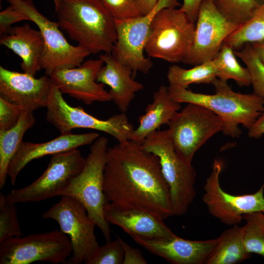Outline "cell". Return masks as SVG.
<instances>
[{
  "label": "cell",
  "instance_id": "obj_16",
  "mask_svg": "<svg viewBox=\"0 0 264 264\" xmlns=\"http://www.w3.org/2000/svg\"><path fill=\"white\" fill-rule=\"evenodd\" d=\"M104 65L103 61L90 59L73 68L53 71L49 76L52 83L63 94L89 105L94 102L111 101L105 85L97 83V76Z\"/></svg>",
  "mask_w": 264,
  "mask_h": 264
},
{
  "label": "cell",
  "instance_id": "obj_42",
  "mask_svg": "<svg viewBox=\"0 0 264 264\" xmlns=\"http://www.w3.org/2000/svg\"><path fill=\"white\" fill-rule=\"evenodd\" d=\"M63 0H53L54 4L55 9H56L58 7L59 4L62 2Z\"/></svg>",
  "mask_w": 264,
  "mask_h": 264
},
{
  "label": "cell",
  "instance_id": "obj_5",
  "mask_svg": "<svg viewBox=\"0 0 264 264\" xmlns=\"http://www.w3.org/2000/svg\"><path fill=\"white\" fill-rule=\"evenodd\" d=\"M146 151L157 155L161 171L168 185L174 215L180 216L188 211L196 196V172L192 164L178 154L167 130H157L141 144Z\"/></svg>",
  "mask_w": 264,
  "mask_h": 264
},
{
  "label": "cell",
  "instance_id": "obj_11",
  "mask_svg": "<svg viewBox=\"0 0 264 264\" xmlns=\"http://www.w3.org/2000/svg\"><path fill=\"white\" fill-rule=\"evenodd\" d=\"M61 197L60 201L44 212L42 217L56 221L60 230L69 238L72 256L66 264L85 263L99 246L94 234L96 224L81 202L69 196Z\"/></svg>",
  "mask_w": 264,
  "mask_h": 264
},
{
  "label": "cell",
  "instance_id": "obj_36",
  "mask_svg": "<svg viewBox=\"0 0 264 264\" xmlns=\"http://www.w3.org/2000/svg\"><path fill=\"white\" fill-rule=\"evenodd\" d=\"M24 20L28 21V19L21 11L10 5L0 13V35L7 33L12 27V24Z\"/></svg>",
  "mask_w": 264,
  "mask_h": 264
},
{
  "label": "cell",
  "instance_id": "obj_39",
  "mask_svg": "<svg viewBox=\"0 0 264 264\" xmlns=\"http://www.w3.org/2000/svg\"><path fill=\"white\" fill-rule=\"evenodd\" d=\"M248 131L250 138H258L264 134V110Z\"/></svg>",
  "mask_w": 264,
  "mask_h": 264
},
{
  "label": "cell",
  "instance_id": "obj_17",
  "mask_svg": "<svg viewBox=\"0 0 264 264\" xmlns=\"http://www.w3.org/2000/svg\"><path fill=\"white\" fill-rule=\"evenodd\" d=\"M52 83L50 77L36 78L28 73L0 66V97L33 112L46 107Z\"/></svg>",
  "mask_w": 264,
  "mask_h": 264
},
{
  "label": "cell",
  "instance_id": "obj_41",
  "mask_svg": "<svg viewBox=\"0 0 264 264\" xmlns=\"http://www.w3.org/2000/svg\"><path fill=\"white\" fill-rule=\"evenodd\" d=\"M250 44L259 59L264 64V41Z\"/></svg>",
  "mask_w": 264,
  "mask_h": 264
},
{
  "label": "cell",
  "instance_id": "obj_43",
  "mask_svg": "<svg viewBox=\"0 0 264 264\" xmlns=\"http://www.w3.org/2000/svg\"><path fill=\"white\" fill-rule=\"evenodd\" d=\"M256 1L260 5L264 4V0H256Z\"/></svg>",
  "mask_w": 264,
  "mask_h": 264
},
{
  "label": "cell",
  "instance_id": "obj_4",
  "mask_svg": "<svg viewBox=\"0 0 264 264\" xmlns=\"http://www.w3.org/2000/svg\"><path fill=\"white\" fill-rule=\"evenodd\" d=\"M108 145V140L104 136L99 137L92 143L83 168L59 195L69 196L81 202L106 241L110 240L111 233L110 223L104 215L107 201L103 191V176Z\"/></svg>",
  "mask_w": 264,
  "mask_h": 264
},
{
  "label": "cell",
  "instance_id": "obj_29",
  "mask_svg": "<svg viewBox=\"0 0 264 264\" xmlns=\"http://www.w3.org/2000/svg\"><path fill=\"white\" fill-rule=\"evenodd\" d=\"M243 220L246 222L243 226V239L246 250L264 258V213L245 214Z\"/></svg>",
  "mask_w": 264,
  "mask_h": 264
},
{
  "label": "cell",
  "instance_id": "obj_19",
  "mask_svg": "<svg viewBox=\"0 0 264 264\" xmlns=\"http://www.w3.org/2000/svg\"><path fill=\"white\" fill-rule=\"evenodd\" d=\"M104 215L108 223L118 226L131 237L152 239L176 235L164 223L163 220L143 209L107 201Z\"/></svg>",
  "mask_w": 264,
  "mask_h": 264
},
{
  "label": "cell",
  "instance_id": "obj_12",
  "mask_svg": "<svg viewBox=\"0 0 264 264\" xmlns=\"http://www.w3.org/2000/svg\"><path fill=\"white\" fill-rule=\"evenodd\" d=\"M180 5L178 0H158L152 10L145 15L126 20H114L117 40L111 55L131 69L133 78L138 71L148 73L153 66L150 57L144 55L153 18L162 9L175 8Z\"/></svg>",
  "mask_w": 264,
  "mask_h": 264
},
{
  "label": "cell",
  "instance_id": "obj_27",
  "mask_svg": "<svg viewBox=\"0 0 264 264\" xmlns=\"http://www.w3.org/2000/svg\"><path fill=\"white\" fill-rule=\"evenodd\" d=\"M212 61L216 67L218 78L226 81L232 79L241 87L251 85L247 68L239 63L234 50L231 47L223 44Z\"/></svg>",
  "mask_w": 264,
  "mask_h": 264
},
{
  "label": "cell",
  "instance_id": "obj_20",
  "mask_svg": "<svg viewBox=\"0 0 264 264\" xmlns=\"http://www.w3.org/2000/svg\"><path fill=\"white\" fill-rule=\"evenodd\" d=\"M99 137V133L95 132L83 134L71 132L61 134L55 138L44 143L23 141L8 167V176L11 183L15 185L20 173L31 161L92 144Z\"/></svg>",
  "mask_w": 264,
  "mask_h": 264
},
{
  "label": "cell",
  "instance_id": "obj_35",
  "mask_svg": "<svg viewBox=\"0 0 264 264\" xmlns=\"http://www.w3.org/2000/svg\"><path fill=\"white\" fill-rule=\"evenodd\" d=\"M24 110L22 106L0 97V130H7L15 126Z\"/></svg>",
  "mask_w": 264,
  "mask_h": 264
},
{
  "label": "cell",
  "instance_id": "obj_37",
  "mask_svg": "<svg viewBox=\"0 0 264 264\" xmlns=\"http://www.w3.org/2000/svg\"><path fill=\"white\" fill-rule=\"evenodd\" d=\"M122 244L124 250V260L123 264H147V261L141 251L134 248L121 238L116 236Z\"/></svg>",
  "mask_w": 264,
  "mask_h": 264
},
{
  "label": "cell",
  "instance_id": "obj_2",
  "mask_svg": "<svg viewBox=\"0 0 264 264\" xmlns=\"http://www.w3.org/2000/svg\"><path fill=\"white\" fill-rule=\"evenodd\" d=\"M69 37L91 54H111L117 40L114 19L100 0H63L55 9Z\"/></svg>",
  "mask_w": 264,
  "mask_h": 264
},
{
  "label": "cell",
  "instance_id": "obj_32",
  "mask_svg": "<svg viewBox=\"0 0 264 264\" xmlns=\"http://www.w3.org/2000/svg\"><path fill=\"white\" fill-rule=\"evenodd\" d=\"M23 235L17 216L16 203L0 194V242Z\"/></svg>",
  "mask_w": 264,
  "mask_h": 264
},
{
  "label": "cell",
  "instance_id": "obj_23",
  "mask_svg": "<svg viewBox=\"0 0 264 264\" xmlns=\"http://www.w3.org/2000/svg\"><path fill=\"white\" fill-rule=\"evenodd\" d=\"M180 109V103L171 96L167 87L160 86L154 93L153 101L147 106L145 114L139 116V125L134 130L131 140L142 144L161 125H168Z\"/></svg>",
  "mask_w": 264,
  "mask_h": 264
},
{
  "label": "cell",
  "instance_id": "obj_18",
  "mask_svg": "<svg viewBox=\"0 0 264 264\" xmlns=\"http://www.w3.org/2000/svg\"><path fill=\"white\" fill-rule=\"evenodd\" d=\"M132 238L151 253L173 264H206L218 241L217 238L192 241L176 235L170 237L152 239Z\"/></svg>",
  "mask_w": 264,
  "mask_h": 264
},
{
  "label": "cell",
  "instance_id": "obj_8",
  "mask_svg": "<svg viewBox=\"0 0 264 264\" xmlns=\"http://www.w3.org/2000/svg\"><path fill=\"white\" fill-rule=\"evenodd\" d=\"M187 104L171 120L167 131L179 156L192 164L197 151L214 134L223 132L224 122L210 110L196 104Z\"/></svg>",
  "mask_w": 264,
  "mask_h": 264
},
{
  "label": "cell",
  "instance_id": "obj_6",
  "mask_svg": "<svg viewBox=\"0 0 264 264\" xmlns=\"http://www.w3.org/2000/svg\"><path fill=\"white\" fill-rule=\"evenodd\" d=\"M196 22L180 9L165 8L151 22L144 50L149 57L182 62L194 40Z\"/></svg>",
  "mask_w": 264,
  "mask_h": 264
},
{
  "label": "cell",
  "instance_id": "obj_22",
  "mask_svg": "<svg viewBox=\"0 0 264 264\" xmlns=\"http://www.w3.org/2000/svg\"><path fill=\"white\" fill-rule=\"evenodd\" d=\"M0 44L11 50L22 59L24 72L35 76L42 69L44 42L40 30L32 28L28 23L12 27L1 35Z\"/></svg>",
  "mask_w": 264,
  "mask_h": 264
},
{
  "label": "cell",
  "instance_id": "obj_34",
  "mask_svg": "<svg viewBox=\"0 0 264 264\" xmlns=\"http://www.w3.org/2000/svg\"><path fill=\"white\" fill-rule=\"evenodd\" d=\"M115 20H126L143 15L137 0H100Z\"/></svg>",
  "mask_w": 264,
  "mask_h": 264
},
{
  "label": "cell",
  "instance_id": "obj_24",
  "mask_svg": "<svg viewBox=\"0 0 264 264\" xmlns=\"http://www.w3.org/2000/svg\"><path fill=\"white\" fill-rule=\"evenodd\" d=\"M35 122L33 112L24 110L15 126L0 130V189L5 184L9 164L23 142L24 133Z\"/></svg>",
  "mask_w": 264,
  "mask_h": 264
},
{
  "label": "cell",
  "instance_id": "obj_9",
  "mask_svg": "<svg viewBox=\"0 0 264 264\" xmlns=\"http://www.w3.org/2000/svg\"><path fill=\"white\" fill-rule=\"evenodd\" d=\"M38 26L44 42L42 69L46 75L60 69L79 66L91 53L87 49L70 44L60 30L58 22L49 20L35 7L33 0H5Z\"/></svg>",
  "mask_w": 264,
  "mask_h": 264
},
{
  "label": "cell",
  "instance_id": "obj_30",
  "mask_svg": "<svg viewBox=\"0 0 264 264\" xmlns=\"http://www.w3.org/2000/svg\"><path fill=\"white\" fill-rule=\"evenodd\" d=\"M214 2L225 19L239 25L249 20L260 6L256 0H215Z\"/></svg>",
  "mask_w": 264,
  "mask_h": 264
},
{
  "label": "cell",
  "instance_id": "obj_7",
  "mask_svg": "<svg viewBox=\"0 0 264 264\" xmlns=\"http://www.w3.org/2000/svg\"><path fill=\"white\" fill-rule=\"evenodd\" d=\"M46 108V121L61 134L71 133L75 129H92L109 134L119 143H123L131 140L134 130L125 113L101 120L87 112L81 107L70 106L64 99L63 93L53 84Z\"/></svg>",
  "mask_w": 264,
  "mask_h": 264
},
{
  "label": "cell",
  "instance_id": "obj_13",
  "mask_svg": "<svg viewBox=\"0 0 264 264\" xmlns=\"http://www.w3.org/2000/svg\"><path fill=\"white\" fill-rule=\"evenodd\" d=\"M85 161L78 149L52 155L46 170L38 178L26 187L13 189L6 198L17 203L38 202L59 196L81 171Z\"/></svg>",
  "mask_w": 264,
  "mask_h": 264
},
{
  "label": "cell",
  "instance_id": "obj_15",
  "mask_svg": "<svg viewBox=\"0 0 264 264\" xmlns=\"http://www.w3.org/2000/svg\"><path fill=\"white\" fill-rule=\"evenodd\" d=\"M240 25L225 19L213 0L203 1L196 22L193 45L182 62L195 66L213 60L226 38Z\"/></svg>",
  "mask_w": 264,
  "mask_h": 264
},
{
  "label": "cell",
  "instance_id": "obj_40",
  "mask_svg": "<svg viewBox=\"0 0 264 264\" xmlns=\"http://www.w3.org/2000/svg\"><path fill=\"white\" fill-rule=\"evenodd\" d=\"M158 0H137L142 14L148 13L154 7Z\"/></svg>",
  "mask_w": 264,
  "mask_h": 264
},
{
  "label": "cell",
  "instance_id": "obj_21",
  "mask_svg": "<svg viewBox=\"0 0 264 264\" xmlns=\"http://www.w3.org/2000/svg\"><path fill=\"white\" fill-rule=\"evenodd\" d=\"M104 66L97 76V82L110 87L109 93L118 110L125 113L135 93L144 88L143 85L132 77L131 69L117 61L111 54L104 53L99 57Z\"/></svg>",
  "mask_w": 264,
  "mask_h": 264
},
{
  "label": "cell",
  "instance_id": "obj_28",
  "mask_svg": "<svg viewBox=\"0 0 264 264\" xmlns=\"http://www.w3.org/2000/svg\"><path fill=\"white\" fill-rule=\"evenodd\" d=\"M264 41V4L260 5L253 16L241 25L225 40L223 44L234 50L246 44Z\"/></svg>",
  "mask_w": 264,
  "mask_h": 264
},
{
  "label": "cell",
  "instance_id": "obj_14",
  "mask_svg": "<svg viewBox=\"0 0 264 264\" xmlns=\"http://www.w3.org/2000/svg\"><path fill=\"white\" fill-rule=\"evenodd\" d=\"M220 159L214 160L212 171L203 186L202 200L211 215L229 226L238 225L245 214L264 213V183L255 193L233 195L221 187L220 176L223 168Z\"/></svg>",
  "mask_w": 264,
  "mask_h": 264
},
{
  "label": "cell",
  "instance_id": "obj_25",
  "mask_svg": "<svg viewBox=\"0 0 264 264\" xmlns=\"http://www.w3.org/2000/svg\"><path fill=\"white\" fill-rule=\"evenodd\" d=\"M206 264H236L250 257L243 239V226L234 225L223 232Z\"/></svg>",
  "mask_w": 264,
  "mask_h": 264
},
{
  "label": "cell",
  "instance_id": "obj_1",
  "mask_svg": "<svg viewBox=\"0 0 264 264\" xmlns=\"http://www.w3.org/2000/svg\"><path fill=\"white\" fill-rule=\"evenodd\" d=\"M103 191L108 202L143 209L163 220L174 216L158 156L132 140L108 148Z\"/></svg>",
  "mask_w": 264,
  "mask_h": 264
},
{
  "label": "cell",
  "instance_id": "obj_31",
  "mask_svg": "<svg viewBox=\"0 0 264 264\" xmlns=\"http://www.w3.org/2000/svg\"><path fill=\"white\" fill-rule=\"evenodd\" d=\"M234 53L246 65L250 77L253 93L264 99V64L261 61L250 44H246Z\"/></svg>",
  "mask_w": 264,
  "mask_h": 264
},
{
  "label": "cell",
  "instance_id": "obj_26",
  "mask_svg": "<svg viewBox=\"0 0 264 264\" xmlns=\"http://www.w3.org/2000/svg\"><path fill=\"white\" fill-rule=\"evenodd\" d=\"M167 77L169 85L188 88L192 84H212L217 78V73L212 60L190 69L172 65L168 68Z\"/></svg>",
  "mask_w": 264,
  "mask_h": 264
},
{
  "label": "cell",
  "instance_id": "obj_38",
  "mask_svg": "<svg viewBox=\"0 0 264 264\" xmlns=\"http://www.w3.org/2000/svg\"><path fill=\"white\" fill-rule=\"evenodd\" d=\"M205 0H183L182 5L179 9L196 22L200 5ZM211 0L214 2L215 1Z\"/></svg>",
  "mask_w": 264,
  "mask_h": 264
},
{
  "label": "cell",
  "instance_id": "obj_3",
  "mask_svg": "<svg viewBox=\"0 0 264 264\" xmlns=\"http://www.w3.org/2000/svg\"><path fill=\"white\" fill-rule=\"evenodd\" d=\"M215 93H197L179 87L169 85L171 96L176 102L193 103L203 106L221 117L224 122L222 132L227 136L238 137L241 134L239 126L248 129L264 110V99L252 94L234 91L226 81L217 78L212 83Z\"/></svg>",
  "mask_w": 264,
  "mask_h": 264
},
{
  "label": "cell",
  "instance_id": "obj_10",
  "mask_svg": "<svg viewBox=\"0 0 264 264\" xmlns=\"http://www.w3.org/2000/svg\"><path fill=\"white\" fill-rule=\"evenodd\" d=\"M22 236L0 242V264H66L72 253L70 241L60 230Z\"/></svg>",
  "mask_w": 264,
  "mask_h": 264
},
{
  "label": "cell",
  "instance_id": "obj_33",
  "mask_svg": "<svg viewBox=\"0 0 264 264\" xmlns=\"http://www.w3.org/2000/svg\"><path fill=\"white\" fill-rule=\"evenodd\" d=\"M124 250L121 243L116 240L107 241L98 247L91 257L85 264H123Z\"/></svg>",
  "mask_w": 264,
  "mask_h": 264
}]
</instances>
